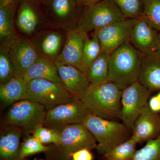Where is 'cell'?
I'll use <instances>...</instances> for the list:
<instances>
[{
	"mask_svg": "<svg viewBox=\"0 0 160 160\" xmlns=\"http://www.w3.org/2000/svg\"><path fill=\"white\" fill-rule=\"evenodd\" d=\"M122 90L109 80L91 84L79 100L90 113L105 119L119 118Z\"/></svg>",
	"mask_w": 160,
	"mask_h": 160,
	"instance_id": "obj_1",
	"label": "cell"
},
{
	"mask_svg": "<svg viewBox=\"0 0 160 160\" xmlns=\"http://www.w3.org/2000/svg\"><path fill=\"white\" fill-rule=\"evenodd\" d=\"M23 79L27 83L32 80L42 79L63 86L55 63L42 57L39 58L28 69Z\"/></svg>",
	"mask_w": 160,
	"mask_h": 160,
	"instance_id": "obj_21",
	"label": "cell"
},
{
	"mask_svg": "<svg viewBox=\"0 0 160 160\" xmlns=\"http://www.w3.org/2000/svg\"><path fill=\"white\" fill-rule=\"evenodd\" d=\"M47 112L46 107L39 103L22 100L12 104L6 115L4 125L30 131L44 125Z\"/></svg>",
	"mask_w": 160,
	"mask_h": 160,
	"instance_id": "obj_8",
	"label": "cell"
},
{
	"mask_svg": "<svg viewBox=\"0 0 160 160\" xmlns=\"http://www.w3.org/2000/svg\"><path fill=\"white\" fill-rule=\"evenodd\" d=\"M7 46L14 64L15 77L23 78L26 71L40 58L33 41L17 33Z\"/></svg>",
	"mask_w": 160,
	"mask_h": 160,
	"instance_id": "obj_14",
	"label": "cell"
},
{
	"mask_svg": "<svg viewBox=\"0 0 160 160\" xmlns=\"http://www.w3.org/2000/svg\"><path fill=\"white\" fill-rule=\"evenodd\" d=\"M132 131L131 138L137 143L157 137L160 133V116L148 106L136 121Z\"/></svg>",
	"mask_w": 160,
	"mask_h": 160,
	"instance_id": "obj_18",
	"label": "cell"
},
{
	"mask_svg": "<svg viewBox=\"0 0 160 160\" xmlns=\"http://www.w3.org/2000/svg\"><path fill=\"white\" fill-rule=\"evenodd\" d=\"M87 36L88 33L77 29L66 32L64 47L55 62L74 66L86 73L83 65V52Z\"/></svg>",
	"mask_w": 160,
	"mask_h": 160,
	"instance_id": "obj_16",
	"label": "cell"
},
{
	"mask_svg": "<svg viewBox=\"0 0 160 160\" xmlns=\"http://www.w3.org/2000/svg\"><path fill=\"white\" fill-rule=\"evenodd\" d=\"M0 98L7 105L27 99V83L22 78L14 77L0 85Z\"/></svg>",
	"mask_w": 160,
	"mask_h": 160,
	"instance_id": "obj_23",
	"label": "cell"
},
{
	"mask_svg": "<svg viewBox=\"0 0 160 160\" xmlns=\"http://www.w3.org/2000/svg\"><path fill=\"white\" fill-rule=\"evenodd\" d=\"M101 52L102 49L98 38L97 31L95 30L92 32V38H89L88 35L84 43L83 61L86 73L89 66L98 57Z\"/></svg>",
	"mask_w": 160,
	"mask_h": 160,
	"instance_id": "obj_26",
	"label": "cell"
},
{
	"mask_svg": "<svg viewBox=\"0 0 160 160\" xmlns=\"http://www.w3.org/2000/svg\"><path fill=\"white\" fill-rule=\"evenodd\" d=\"M78 1L82 6L84 7H86V6L93 5L101 0H78Z\"/></svg>",
	"mask_w": 160,
	"mask_h": 160,
	"instance_id": "obj_35",
	"label": "cell"
},
{
	"mask_svg": "<svg viewBox=\"0 0 160 160\" xmlns=\"http://www.w3.org/2000/svg\"><path fill=\"white\" fill-rule=\"evenodd\" d=\"M132 160H160V133L147 141L144 147L137 150Z\"/></svg>",
	"mask_w": 160,
	"mask_h": 160,
	"instance_id": "obj_29",
	"label": "cell"
},
{
	"mask_svg": "<svg viewBox=\"0 0 160 160\" xmlns=\"http://www.w3.org/2000/svg\"><path fill=\"white\" fill-rule=\"evenodd\" d=\"M33 160H43V159H37V158H35Z\"/></svg>",
	"mask_w": 160,
	"mask_h": 160,
	"instance_id": "obj_37",
	"label": "cell"
},
{
	"mask_svg": "<svg viewBox=\"0 0 160 160\" xmlns=\"http://www.w3.org/2000/svg\"><path fill=\"white\" fill-rule=\"evenodd\" d=\"M74 98L64 86L49 80L36 79L27 83V99L43 105L47 110Z\"/></svg>",
	"mask_w": 160,
	"mask_h": 160,
	"instance_id": "obj_10",
	"label": "cell"
},
{
	"mask_svg": "<svg viewBox=\"0 0 160 160\" xmlns=\"http://www.w3.org/2000/svg\"><path fill=\"white\" fill-rule=\"evenodd\" d=\"M90 150L84 149L76 152L72 155V160H93V155Z\"/></svg>",
	"mask_w": 160,
	"mask_h": 160,
	"instance_id": "obj_33",
	"label": "cell"
},
{
	"mask_svg": "<svg viewBox=\"0 0 160 160\" xmlns=\"http://www.w3.org/2000/svg\"><path fill=\"white\" fill-rule=\"evenodd\" d=\"M141 67V54L126 42L110 54L108 80L124 90L138 81Z\"/></svg>",
	"mask_w": 160,
	"mask_h": 160,
	"instance_id": "obj_2",
	"label": "cell"
},
{
	"mask_svg": "<svg viewBox=\"0 0 160 160\" xmlns=\"http://www.w3.org/2000/svg\"><path fill=\"white\" fill-rule=\"evenodd\" d=\"M15 77L14 66L7 46H0V85Z\"/></svg>",
	"mask_w": 160,
	"mask_h": 160,
	"instance_id": "obj_28",
	"label": "cell"
},
{
	"mask_svg": "<svg viewBox=\"0 0 160 160\" xmlns=\"http://www.w3.org/2000/svg\"><path fill=\"white\" fill-rule=\"evenodd\" d=\"M158 36H159V38L160 40V31L158 32Z\"/></svg>",
	"mask_w": 160,
	"mask_h": 160,
	"instance_id": "obj_38",
	"label": "cell"
},
{
	"mask_svg": "<svg viewBox=\"0 0 160 160\" xmlns=\"http://www.w3.org/2000/svg\"><path fill=\"white\" fill-rule=\"evenodd\" d=\"M82 124L98 142L96 149L103 155L131 137H129L130 130L124 124L92 113L87 115Z\"/></svg>",
	"mask_w": 160,
	"mask_h": 160,
	"instance_id": "obj_4",
	"label": "cell"
},
{
	"mask_svg": "<svg viewBox=\"0 0 160 160\" xmlns=\"http://www.w3.org/2000/svg\"><path fill=\"white\" fill-rule=\"evenodd\" d=\"M129 42L143 56L160 57L158 32L152 28L142 16L132 28Z\"/></svg>",
	"mask_w": 160,
	"mask_h": 160,
	"instance_id": "obj_13",
	"label": "cell"
},
{
	"mask_svg": "<svg viewBox=\"0 0 160 160\" xmlns=\"http://www.w3.org/2000/svg\"><path fill=\"white\" fill-rule=\"evenodd\" d=\"M15 26L18 35L30 39L52 28L41 0H18Z\"/></svg>",
	"mask_w": 160,
	"mask_h": 160,
	"instance_id": "obj_5",
	"label": "cell"
},
{
	"mask_svg": "<svg viewBox=\"0 0 160 160\" xmlns=\"http://www.w3.org/2000/svg\"><path fill=\"white\" fill-rule=\"evenodd\" d=\"M51 27L68 32L77 29L84 7L78 0H41Z\"/></svg>",
	"mask_w": 160,
	"mask_h": 160,
	"instance_id": "obj_6",
	"label": "cell"
},
{
	"mask_svg": "<svg viewBox=\"0 0 160 160\" xmlns=\"http://www.w3.org/2000/svg\"><path fill=\"white\" fill-rule=\"evenodd\" d=\"M151 92L138 82L122 90L119 119L132 130L135 122L148 106Z\"/></svg>",
	"mask_w": 160,
	"mask_h": 160,
	"instance_id": "obj_9",
	"label": "cell"
},
{
	"mask_svg": "<svg viewBox=\"0 0 160 160\" xmlns=\"http://www.w3.org/2000/svg\"><path fill=\"white\" fill-rule=\"evenodd\" d=\"M126 18H136L144 13L145 0H111Z\"/></svg>",
	"mask_w": 160,
	"mask_h": 160,
	"instance_id": "obj_27",
	"label": "cell"
},
{
	"mask_svg": "<svg viewBox=\"0 0 160 160\" xmlns=\"http://www.w3.org/2000/svg\"><path fill=\"white\" fill-rule=\"evenodd\" d=\"M50 146H45L33 136H29L24 139L21 143L20 147V157L22 159L26 160L30 156L40 153L49 152Z\"/></svg>",
	"mask_w": 160,
	"mask_h": 160,
	"instance_id": "obj_31",
	"label": "cell"
},
{
	"mask_svg": "<svg viewBox=\"0 0 160 160\" xmlns=\"http://www.w3.org/2000/svg\"><path fill=\"white\" fill-rule=\"evenodd\" d=\"M0 136V160H26L20 157L23 129L6 126Z\"/></svg>",
	"mask_w": 160,
	"mask_h": 160,
	"instance_id": "obj_19",
	"label": "cell"
},
{
	"mask_svg": "<svg viewBox=\"0 0 160 160\" xmlns=\"http://www.w3.org/2000/svg\"><path fill=\"white\" fill-rule=\"evenodd\" d=\"M66 32L50 28L43 30L32 39L40 57L55 62L66 42Z\"/></svg>",
	"mask_w": 160,
	"mask_h": 160,
	"instance_id": "obj_15",
	"label": "cell"
},
{
	"mask_svg": "<svg viewBox=\"0 0 160 160\" xmlns=\"http://www.w3.org/2000/svg\"><path fill=\"white\" fill-rule=\"evenodd\" d=\"M126 18L111 0H101L84 7L77 29L88 33Z\"/></svg>",
	"mask_w": 160,
	"mask_h": 160,
	"instance_id": "obj_7",
	"label": "cell"
},
{
	"mask_svg": "<svg viewBox=\"0 0 160 160\" xmlns=\"http://www.w3.org/2000/svg\"><path fill=\"white\" fill-rule=\"evenodd\" d=\"M17 1L18 0H0V3L7 2H10V1Z\"/></svg>",
	"mask_w": 160,
	"mask_h": 160,
	"instance_id": "obj_36",
	"label": "cell"
},
{
	"mask_svg": "<svg viewBox=\"0 0 160 160\" xmlns=\"http://www.w3.org/2000/svg\"><path fill=\"white\" fill-rule=\"evenodd\" d=\"M138 143L131 137L104 155L106 160H132L137 151Z\"/></svg>",
	"mask_w": 160,
	"mask_h": 160,
	"instance_id": "obj_25",
	"label": "cell"
},
{
	"mask_svg": "<svg viewBox=\"0 0 160 160\" xmlns=\"http://www.w3.org/2000/svg\"><path fill=\"white\" fill-rule=\"evenodd\" d=\"M142 17L158 32L160 31V0H145Z\"/></svg>",
	"mask_w": 160,
	"mask_h": 160,
	"instance_id": "obj_30",
	"label": "cell"
},
{
	"mask_svg": "<svg viewBox=\"0 0 160 160\" xmlns=\"http://www.w3.org/2000/svg\"><path fill=\"white\" fill-rule=\"evenodd\" d=\"M17 1L0 3V46H7L15 36Z\"/></svg>",
	"mask_w": 160,
	"mask_h": 160,
	"instance_id": "obj_20",
	"label": "cell"
},
{
	"mask_svg": "<svg viewBox=\"0 0 160 160\" xmlns=\"http://www.w3.org/2000/svg\"><path fill=\"white\" fill-rule=\"evenodd\" d=\"M32 136L43 144L58 145L61 140V130L40 125L32 129Z\"/></svg>",
	"mask_w": 160,
	"mask_h": 160,
	"instance_id": "obj_32",
	"label": "cell"
},
{
	"mask_svg": "<svg viewBox=\"0 0 160 160\" xmlns=\"http://www.w3.org/2000/svg\"><path fill=\"white\" fill-rule=\"evenodd\" d=\"M138 18H126L96 30L102 51L110 55L124 43L129 42L132 28Z\"/></svg>",
	"mask_w": 160,
	"mask_h": 160,
	"instance_id": "obj_12",
	"label": "cell"
},
{
	"mask_svg": "<svg viewBox=\"0 0 160 160\" xmlns=\"http://www.w3.org/2000/svg\"><path fill=\"white\" fill-rule=\"evenodd\" d=\"M89 113L81 100L74 98L47 110L43 125L61 130L68 125L82 124Z\"/></svg>",
	"mask_w": 160,
	"mask_h": 160,
	"instance_id": "obj_11",
	"label": "cell"
},
{
	"mask_svg": "<svg viewBox=\"0 0 160 160\" xmlns=\"http://www.w3.org/2000/svg\"><path fill=\"white\" fill-rule=\"evenodd\" d=\"M97 144L91 132L82 124L68 125L61 130L58 145L50 146L46 152L47 160H72L76 152L84 149H96Z\"/></svg>",
	"mask_w": 160,
	"mask_h": 160,
	"instance_id": "obj_3",
	"label": "cell"
},
{
	"mask_svg": "<svg viewBox=\"0 0 160 160\" xmlns=\"http://www.w3.org/2000/svg\"><path fill=\"white\" fill-rule=\"evenodd\" d=\"M142 67L138 82L149 91H160V57L141 55Z\"/></svg>",
	"mask_w": 160,
	"mask_h": 160,
	"instance_id": "obj_22",
	"label": "cell"
},
{
	"mask_svg": "<svg viewBox=\"0 0 160 160\" xmlns=\"http://www.w3.org/2000/svg\"><path fill=\"white\" fill-rule=\"evenodd\" d=\"M110 55L102 51L89 66L86 74L90 84H97L108 80Z\"/></svg>",
	"mask_w": 160,
	"mask_h": 160,
	"instance_id": "obj_24",
	"label": "cell"
},
{
	"mask_svg": "<svg viewBox=\"0 0 160 160\" xmlns=\"http://www.w3.org/2000/svg\"><path fill=\"white\" fill-rule=\"evenodd\" d=\"M54 62L64 88L74 98L79 99L90 85L87 75L74 66Z\"/></svg>",
	"mask_w": 160,
	"mask_h": 160,
	"instance_id": "obj_17",
	"label": "cell"
},
{
	"mask_svg": "<svg viewBox=\"0 0 160 160\" xmlns=\"http://www.w3.org/2000/svg\"><path fill=\"white\" fill-rule=\"evenodd\" d=\"M148 106L152 111L158 113L160 112V91L149 99Z\"/></svg>",
	"mask_w": 160,
	"mask_h": 160,
	"instance_id": "obj_34",
	"label": "cell"
}]
</instances>
